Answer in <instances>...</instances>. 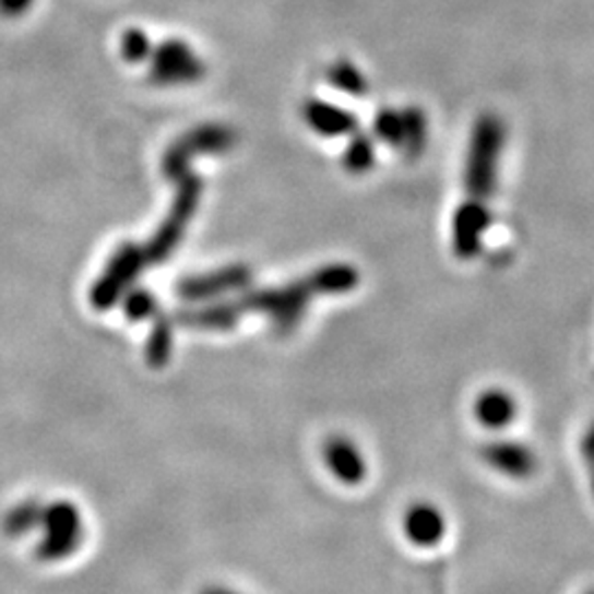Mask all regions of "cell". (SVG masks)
I'll use <instances>...</instances> for the list:
<instances>
[{
	"label": "cell",
	"mask_w": 594,
	"mask_h": 594,
	"mask_svg": "<svg viewBox=\"0 0 594 594\" xmlns=\"http://www.w3.org/2000/svg\"><path fill=\"white\" fill-rule=\"evenodd\" d=\"M344 166L355 173H368L375 166V147L368 136H355L344 153Z\"/></svg>",
	"instance_id": "22"
},
{
	"label": "cell",
	"mask_w": 594,
	"mask_h": 594,
	"mask_svg": "<svg viewBox=\"0 0 594 594\" xmlns=\"http://www.w3.org/2000/svg\"><path fill=\"white\" fill-rule=\"evenodd\" d=\"M245 311L240 305H207L203 309H194L188 313H181L179 320L186 326L192 329H205V331H229L238 324L240 316Z\"/></svg>",
	"instance_id": "13"
},
{
	"label": "cell",
	"mask_w": 594,
	"mask_h": 594,
	"mask_svg": "<svg viewBox=\"0 0 594 594\" xmlns=\"http://www.w3.org/2000/svg\"><path fill=\"white\" fill-rule=\"evenodd\" d=\"M329 78H331L333 86L344 88V91H348V93H353V95H359V91H364V80H361V75H357V73H355L351 67H346V64H340L337 69H333Z\"/></svg>",
	"instance_id": "26"
},
{
	"label": "cell",
	"mask_w": 594,
	"mask_h": 594,
	"mask_svg": "<svg viewBox=\"0 0 594 594\" xmlns=\"http://www.w3.org/2000/svg\"><path fill=\"white\" fill-rule=\"evenodd\" d=\"M487 225H489V212L478 201L465 203L456 212V221H454V249H456V253L461 258L470 260V258L478 256L480 242H483V231L487 229Z\"/></svg>",
	"instance_id": "10"
},
{
	"label": "cell",
	"mask_w": 594,
	"mask_h": 594,
	"mask_svg": "<svg viewBox=\"0 0 594 594\" xmlns=\"http://www.w3.org/2000/svg\"><path fill=\"white\" fill-rule=\"evenodd\" d=\"M504 143V128L498 117L487 115L476 123L472 136V151L467 159V190L480 199L487 197L496 186L498 159Z\"/></svg>",
	"instance_id": "2"
},
{
	"label": "cell",
	"mask_w": 594,
	"mask_h": 594,
	"mask_svg": "<svg viewBox=\"0 0 594 594\" xmlns=\"http://www.w3.org/2000/svg\"><path fill=\"white\" fill-rule=\"evenodd\" d=\"M581 452L585 461H594V425L587 429L583 442H581Z\"/></svg>",
	"instance_id": "28"
},
{
	"label": "cell",
	"mask_w": 594,
	"mask_h": 594,
	"mask_svg": "<svg viewBox=\"0 0 594 594\" xmlns=\"http://www.w3.org/2000/svg\"><path fill=\"white\" fill-rule=\"evenodd\" d=\"M236 143V132L229 126H199L186 136H181L164 157V175L170 181H179L190 173V162L197 155H221L227 153Z\"/></svg>",
	"instance_id": "4"
},
{
	"label": "cell",
	"mask_w": 594,
	"mask_h": 594,
	"mask_svg": "<svg viewBox=\"0 0 594 594\" xmlns=\"http://www.w3.org/2000/svg\"><path fill=\"white\" fill-rule=\"evenodd\" d=\"M474 414L487 429H504L515 418V401L504 390H487L478 396Z\"/></svg>",
	"instance_id": "12"
},
{
	"label": "cell",
	"mask_w": 594,
	"mask_h": 594,
	"mask_svg": "<svg viewBox=\"0 0 594 594\" xmlns=\"http://www.w3.org/2000/svg\"><path fill=\"white\" fill-rule=\"evenodd\" d=\"M121 302H123L126 318L132 322L151 320L157 313V297L141 286H128L121 297Z\"/></svg>",
	"instance_id": "20"
},
{
	"label": "cell",
	"mask_w": 594,
	"mask_h": 594,
	"mask_svg": "<svg viewBox=\"0 0 594 594\" xmlns=\"http://www.w3.org/2000/svg\"><path fill=\"white\" fill-rule=\"evenodd\" d=\"M143 264H145L143 249L136 245H123L112 253V258L106 266V273L117 277L123 286H130L136 280V275L141 273Z\"/></svg>",
	"instance_id": "15"
},
{
	"label": "cell",
	"mask_w": 594,
	"mask_h": 594,
	"mask_svg": "<svg viewBox=\"0 0 594 594\" xmlns=\"http://www.w3.org/2000/svg\"><path fill=\"white\" fill-rule=\"evenodd\" d=\"M302 115H305V121L322 136H342V134H351L357 128L355 115L322 99H313L305 104Z\"/></svg>",
	"instance_id": "11"
},
{
	"label": "cell",
	"mask_w": 594,
	"mask_h": 594,
	"mask_svg": "<svg viewBox=\"0 0 594 594\" xmlns=\"http://www.w3.org/2000/svg\"><path fill=\"white\" fill-rule=\"evenodd\" d=\"M375 130H377L381 141H385V143H390L394 147H403L405 128H403V115L401 112H394V110L379 112V117L375 119Z\"/></svg>",
	"instance_id": "25"
},
{
	"label": "cell",
	"mask_w": 594,
	"mask_h": 594,
	"mask_svg": "<svg viewBox=\"0 0 594 594\" xmlns=\"http://www.w3.org/2000/svg\"><path fill=\"white\" fill-rule=\"evenodd\" d=\"M403 128H405V143L403 147L409 155H416L423 151L425 139H427V123L420 110H403Z\"/></svg>",
	"instance_id": "23"
},
{
	"label": "cell",
	"mask_w": 594,
	"mask_h": 594,
	"mask_svg": "<svg viewBox=\"0 0 594 594\" xmlns=\"http://www.w3.org/2000/svg\"><path fill=\"white\" fill-rule=\"evenodd\" d=\"M183 227L181 223L173 221V218H166V223L159 227V231L155 234V238L147 242V247L143 249L145 253V262L151 264H159L164 260L170 258V253L175 251V247L179 245L181 236H183Z\"/></svg>",
	"instance_id": "16"
},
{
	"label": "cell",
	"mask_w": 594,
	"mask_h": 594,
	"mask_svg": "<svg viewBox=\"0 0 594 594\" xmlns=\"http://www.w3.org/2000/svg\"><path fill=\"white\" fill-rule=\"evenodd\" d=\"M311 297V288L307 282L290 284L286 288H264L249 290L245 288L242 300L238 302L242 311H260L273 320V326L280 333H290L297 322L302 320Z\"/></svg>",
	"instance_id": "3"
},
{
	"label": "cell",
	"mask_w": 594,
	"mask_h": 594,
	"mask_svg": "<svg viewBox=\"0 0 594 594\" xmlns=\"http://www.w3.org/2000/svg\"><path fill=\"white\" fill-rule=\"evenodd\" d=\"M403 535L418 548H433L448 535V520L436 504L416 502L403 515Z\"/></svg>",
	"instance_id": "9"
},
{
	"label": "cell",
	"mask_w": 594,
	"mask_h": 594,
	"mask_svg": "<svg viewBox=\"0 0 594 594\" xmlns=\"http://www.w3.org/2000/svg\"><path fill=\"white\" fill-rule=\"evenodd\" d=\"M359 275L351 266H329L313 273L307 284L311 293H344L357 284Z\"/></svg>",
	"instance_id": "17"
},
{
	"label": "cell",
	"mask_w": 594,
	"mask_h": 594,
	"mask_svg": "<svg viewBox=\"0 0 594 594\" xmlns=\"http://www.w3.org/2000/svg\"><path fill=\"white\" fill-rule=\"evenodd\" d=\"M201 594H240V592H234V590H227V587H207Z\"/></svg>",
	"instance_id": "29"
},
{
	"label": "cell",
	"mask_w": 594,
	"mask_h": 594,
	"mask_svg": "<svg viewBox=\"0 0 594 594\" xmlns=\"http://www.w3.org/2000/svg\"><path fill=\"white\" fill-rule=\"evenodd\" d=\"M40 542L36 555L45 561H62L75 555L84 542V520L73 502L43 504L40 515Z\"/></svg>",
	"instance_id": "1"
},
{
	"label": "cell",
	"mask_w": 594,
	"mask_h": 594,
	"mask_svg": "<svg viewBox=\"0 0 594 594\" xmlns=\"http://www.w3.org/2000/svg\"><path fill=\"white\" fill-rule=\"evenodd\" d=\"M587 467L592 472V491H594V461H587Z\"/></svg>",
	"instance_id": "30"
},
{
	"label": "cell",
	"mask_w": 594,
	"mask_h": 594,
	"mask_svg": "<svg viewBox=\"0 0 594 594\" xmlns=\"http://www.w3.org/2000/svg\"><path fill=\"white\" fill-rule=\"evenodd\" d=\"M583 594H594V587H592V590H587V592H583Z\"/></svg>",
	"instance_id": "31"
},
{
	"label": "cell",
	"mask_w": 594,
	"mask_h": 594,
	"mask_svg": "<svg viewBox=\"0 0 594 594\" xmlns=\"http://www.w3.org/2000/svg\"><path fill=\"white\" fill-rule=\"evenodd\" d=\"M324 465L346 487L361 485L368 474L364 452L346 436H331L324 442Z\"/></svg>",
	"instance_id": "8"
},
{
	"label": "cell",
	"mask_w": 594,
	"mask_h": 594,
	"mask_svg": "<svg viewBox=\"0 0 594 594\" xmlns=\"http://www.w3.org/2000/svg\"><path fill=\"white\" fill-rule=\"evenodd\" d=\"M179 190H177V199L173 203V210H170V216L173 221L181 223V225H188V221L192 218V214L197 212L199 207V199L203 194V181L201 177H197L192 170L188 175H183L179 181H177Z\"/></svg>",
	"instance_id": "14"
},
{
	"label": "cell",
	"mask_w": 594,
	"mask_h": 594,
	"mask_svg": "<svg viewBox=\"0 0 594 594\" xmlns=\"http://www.w3.org/2000/svg\"><path fill=\"white\" fill-rule=\"evenodd\" d=\"M251 282V271L247 266H227L207 275H194L179 282V295L188 302H203L210 297L223 295L227 290L247 288Z\"/></svg>",
	"instance_id": "7"
},
{
	"label": "cell",
	"mask_w": 594,
	"mask_h": 594,
	"mask_svg": "<svg viewBox=\"0 0 594 594\" xmlns=\"http://www.w3.org/2000/svg\"><path fill=\"white\" fill-rule=\"evenodd\" d=\"M480 456L487 467L513 480H526L537 472V456L524 442L494 440L485 444Z\"/></svg>",
	"instance_id": "6"
},
{
	"label": "cell",
	"mask_w": 594,
	"mask_h": 594,
	"mask_svg": "<svg viewBox=\"0 0 594 594\" xmlns=\"http://www.w3.org/2000/svg\"><path fill=\"white\" fill-rule=\"evenodd\" d=\"M153 43L147 38L141 29H128L121 36V56L126 58V62L132 64H141L145 60H151L153 56Z\"/></svg>",
	"instance_id": "24"
},
{
	"label": "cell",
	"mask_w": 594,
	"mask_h": 594,
	"mask_svg": "<svg viewBox=\"0 0 594 594\" xmlns=\"http://www.w3.org/2000/svg\"><path fill=\"white\" fill-rule=\"evenodd\" d=\"M126 288L128 286H123L117 277H112L110 273L104 271V275L91 288V302L97 311H108L121 300Z\"/></svg>",
	"instance_id": "21"
},
{
	"label": "cell",
	"mask_w": 594,
	"mask_h": 594,
	"mask_svg": "<svg viewBox=\"0 0 594 594\" xmlns=\"http://www.w3.org/2000/svg\"><path fill=\"white\" fill-rule=\"evenodd\" d=\"M173 353V320L162 318L155 322L145 346V359L153 368H164Z\"/></svg>",
	"instance_id": "19"
},
{
	"label": "cell",
	"mask_w": 594,
	"mask_h": 594,
	"mask_svg": "<svg viewBox=\"0 0 594 594\" xmlns=\"http://www.w3.org/2000/svg\"><path fill=\"white\" fill-rule=\"evenodd\" d=\"M205 75L203 60L192 51L188 43L166 40L153 49L151 80L159 86L194 84Z\"/></svg>",
	"instance_id": "5"
},
{
	"label": "cell",
	"mask_w": 594,
	"mask_h": 594,
	"mask_svg": "<svg viewBox=\"0 0 594 594\" xmlns=\"http://www.w3.org/2000/svg\"><path fill=\"white\" fill-rule=\"evenodd\" d=\"M32 5H34V0H0V16H5V19L23 16L25 12H29Z\"/></svg>",
	"instance_id": "27"
},
{
	"label": "cell",
	"mask_w": 594,
	"mask_h": 594,
	"mask_svg": "<svg viewBox=\"0 0 594 594\" xmlns=\"http://www.w3.org/2000/svg\"><path fill=\"white\" fill-rule=\"evenodd\" d=\"M43 515V504L38 500H25L16 504L3 520V531L10 537H23L38 528Z\"/></svg>",
	"instance_id": "18"
}]
</instances>
